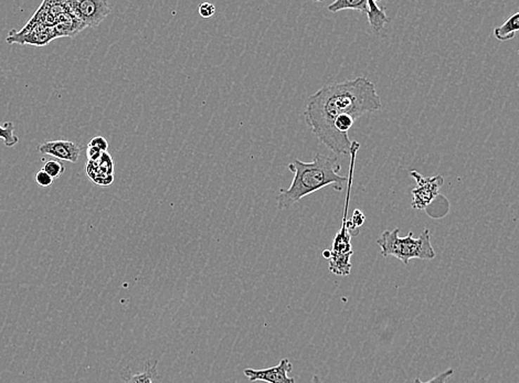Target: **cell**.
<instances>
[{
	"mask_svg": "<svg viewBox=\"0 0 519 383\" xmlns=\"http://www.w3.org/2000/svg\"><path fill=\"white\" fill-rule=\"evenodd\" d=\"M380 108L381 100L375 84L367 77H358L319 89L306 102L304 119L312 133L329 150L336 155H350V137L342 136L335 129V119L346 114L356 121Z\"/></svg>",
	"mask_w": 519,
	"mask_h": 383,
	"instance_id": "cell-1",
	"label": "cell"
},
{
	"mask_svg": "<svg viewBox=\"0 0 519 383\" xmlns=\"http://www.w3.org/2000/svg\"><path fill=\"white\" fill-rule=\"evenodd\" d=\"M288 168L293 173V181L288 189H281L276 197L280 210L290 209L307 195L328 186L336 191H342L345 183H348V176L342 177L338 174L342 168L338 158L326 155L316 154L309 162L295 160Z\"/></svg>",
	"mask_w": 519,
	"mask_h": 383,
	"instance_id": "cell-2",
	"label": "cell"
},
{
	"mask_svg": "<svg viewBox=\"0 0 519 383\" xmlns=\"http://www.w3.org/2000/svg\"><path fill=\"white\" fill-rule=\"evenodd\" d=\"M400 230H392V231H383L377 245L380 247V252L383 257H397L398 260L409 264V261L412 259L419 260H433L435 257V251L431 245V234L429 230H424L418 239H414V232H409L408 235L404 238L399 237Z\"/></svg>",
	"mask_w": 519,
	"mask_h": 383,
	"instance_id": "cell-3",
	"label": "cell"
},
{
	"mask_svg": "<svg viewBox=\"0 0 519 383\" xmlns=\"http://www.w3.org/2000/svg\"><path fill=\"white\" fill-rule=\"evenodd\" d=\"M360 144L356 141L352 142L350 148V165L348 171L347 195L345 200L344 216H342V228L337 232L333 242V249L329 257L328 270L336 275L347 276L352 271V263L350 257L354 254L352 249V234L347 229L348 209H350V193H352V178H354V170H355L356 158L359 150Z\"/></svg>",
	"mask_w": 519,
	"mask_h": 383,
	"instance_id": "cell-4",
	"label": "cell"
},
{
	"mask_svg": "<svg viewBox=\"0 0 519 383\" xmlns=\"http://www.w3.org/2000/svg\"><path fill=\"white\" fill-rule=\"evenodd\" d=\"M65 11L86 27H98L112 11L111 4L105 0L65 1Z\"/></svg>",
	"mask_w": 519,
	"mask_h": 383,
	"instance_id": "cell-5",
	"label": "cell"
},
{
	"mask_svg": "<svg viewBox=\"0 0 519 383\" xmlns=\"http://www.w3.org/2000/svg\"><path fill=\"white\" fill-rule=\"evenodd\" d=\"M410 174L416 181V187L411 191L414 197L412 208L416 210H424L439 197V191L444 183V179L442 176L425 178L420 175L416 170H412Z\"/></svg>",
	"mask_w": 519,
	"mask_h": 383,
	"instance_id": "cell-6",
	"label": "cell"
},
{
	"mask_svg": "<svg viewBox=\"0 0 519 383\" xmlns=\"http://www.w3.org/2000/svg\"><path fill=\"white\" fill-rule=\"evenodd\" d=\"M292 370H293V365L288 359L284 358L278 365H274L271 368L261 369V370L248 368L243 371V373L251 382L262 381V382L267 383H295V379L288 377V373Z\"/></svg>",
	"mask_w": 519,
	"mask_h": 383,
	"instance_id": "cell-7",
	"label": "cell"
},
{
	"mask_svg": "<svg viewBox=\"0 0 519 383\" xmlns=\"http://www.w3.org/2000/svg\"><path fill=\"white\" fill-rule=\"evenodd\" d=\"M38 152L42 155H48L61 162H75L81 155V146L71 141H50L39 145Z\"/></svg>",
	"mask_w": 519,
	"mask_h": 383,
	"instance_id": "cell-8",
	"label": "cell"
},
{
	"mask_svg": "<svg viewBox=\"0 0 519 383\" xmlns=\"http://www.w3.org/2000/svg\"><path fill=\"white\" fill-rule=\"evenodd\" d=\"M86 174L96 185L108 187L114 181V165L111 155L103 152L100 160H88Z\"/></svg>",
	"mask_w": 519,
	"mask_h": 383,
	"instance_id": "cell-9",
	"label": "cell"
},
{
	"mask_svg": "<svg viewBox=\"0 0 519 383\" xmlns=\"http://www.w3.org/2000/svg\"><path fill=\"white\" fill-rule=\"evenodd\" d=\"M56 38H57V34H56L54 27L39 25V26L34 27L26 36L21 37V38L13 41V44L19 42L21 44H31V46H46Z\"/></svg>",
	"mask_w": 519,
	"mask_h": 383,
	"instance_id": "cell-10",
	"label": "cell"
},
{
	"mask_svg": "<svg viewBox=\"0 0 519 383\" xmlns=\"http://www.w3.org/2000/svg\"><path fill=\"white\" fill-rule=\"evenodd\" d=\"M158 361H147L144 365V369L141 372L132 373L129 369L122 373L125 383H154L158 377L157 370Z\"/></svg>",
	"mask_w": 519,
	"mask_h": 383,
	"instance_id": "cell-11",
	"label": "cell"
},
{
	"mask_svg": "<svg viewBox=\"0 0 519 383\" xmlns=\"http://www.w3.org/2000/svg\"><path fill=\"white\" fill-rule=\"evenodd\" d=\"M366 15L368 17V22L376 34H380L385 28V25L390 22V19L385 13V8L380 7L378 3H376L373 0H368V11Z\"/></svg>",
	"mask_w": 519,
	"mask_h": 383,
	"instance_id": "cell-12",
	"label": "cell"
},
{
	"mask_svg": "<svg viewBox=\"0 0 519 383\" xmlns=\"http://www.w3.org/2000/svg\"><path fill=\"white\" fill-rule=\"evenodd\" d=\"M517 31H519V11L515 15H511L501 26L494 29V36L499 41H508L514 39Z\"/></svg>",
	"mask_w": 519,
	"mask_h": 383,
	"instance_id": "cell-13",
	"label": "cell"
},
{
	"mask_svg": "<svg viewBox=\"0 0 519 383\" xmlns=\"http://www.w3.org/2000/svg\"><path fill=\"white\" fill-rule=\"evenodd\" d=\"M347 9L360 11L366 15L368 11V0H336L328 6L331 13H338Z\"/></svg>",
	"mask_w": 519,
	"mask_h": 383,
	"instance_id": "cell-14",
	"label": "cell"
},
{
	"mask_svg": "<svg viewBox=\"0 0 519 383\" xmlns=\"http://www.w3.org/2000/svg\"><path fill=\"white\" fill-rule=\"evenodd\" d=\"M0 139H3L6 147H13L19 143V137L15 136V126L11 122H6L0 125Z\"/></svg>",
	"mask_w": 519,
	"mask_h": 383,
	"instance_id": "cell-15",
	"label": "cell"
},
{
	"mask_svg": "<svg viewBox=\"0 0 519 383\" xmlns=\"http://www.w3.org/2000/svg\"><path fill=\"white\" fill-rule=\"evenodd\" d=\"M354 123H355V119H352V116L344 114V115L336 117L334 122V127L342 136H348V131L352 129Z\"/></svg>",
	"mask_w": 519,
	"mask_h": 383,
	"instance_id": "cell-16",
	"label": "cell"
},
{
	"mask_svg": "<svg viewBox=\"0 0 519 383\" xmlns=\"http://www.w3.org/2000/svg\"><path fill=\"white\" fill-rule=\"evenodd\" d=\"M42 170H44V171H46L50 177L53 178V179H58L60 176L65 174V167L60 160H49V162H44V168H42Z\"/></svg>",
	"mask_w": 519,
	"mask_h": 383,
	"instance_id": "cell-17",
	"label": "cell"
},
{
	"mask_svg": "<svg viewBox=\"0 0 519 383\" xmlns=\"http://www.w3.org/2000/svg\"><path fill=\"white\" fill-rule=\"evenodd\" d=\"M34 181H36V183H38L40 187H42V188H48V187L52 186L54 179L53 178L50 177L44 170L41 169L39 170L38 173L34 176Z\"/></svg>",
	"mask_w": 519,
	"mask_h": 383,
	"instance_id": "cell-18",
	"label": "cell"
},
{
	"mask_svg": "<svg viewBox=\"0 0 519 383\" xmlns=\"http://www.w3.org/2000/svg\"><path fill=\"white\" fill-rule=\"evenodd\" d=\"M453 373H454L453 369H447V370L440 373V375H437V376H435V378L431 379V380L428 381V382H422V381L420 380V378H416L414 380V383H447V379L452 377Z\"/></svg>",
	"mask_w": 519,
	"mask_h": 383,
	"instance_id": "cell-19",
	"label": "cell"
},
{
	"mask_svg": "<svg viewBox=\"0 0 519 383\" xmlns=\"http://www.w3.org/2000/svg\"><path fill=\"white\" fill-rule=\"evenodd\" d=\"M199 15L205 19H209L216 13V7L212 4L203 3L198 7Z\"/></svg>",
	"mask_w": 519,
	"mask_h": 383,
	"instance_id": "cell-20",
	"label": "cell"
},
{
	"mask_svg": "<svg viewBox=\"0 0 519 383\" xmlns=\"http://www.w3.org/2000/svg\"><path fill=\"white\" fill-rule=\"evenodd\" d=\"M88 146L96 147L101 152H106L108 150V143L104 137L96 136L91 139Z\"/></svg>",
	"mask_w": 519,
	"mask_h": 383,
	"instance_id": "cell-21",
	"label": "cell"
},
{
	"mask_svg": "<svg viewBox=\"0 0 519 383\" xmlns=\"http://www.w3.org/2000/svg\"><path fill=\"white\" fill-rule=\"evenodd\" d=\"M365 214H364L363 212H361V211L360 210L354 211L352 219H350V221H352V224H354L356 228H358V229H359L360 226H363V224L365 223Z\"/></svg>",
	"mask_w": 519,
	"mask_h": 383,
	"instance_id": "cell-22",
	"label": "cell"
},
{
	"mask_svg": "<svg viewBox=\"0 0 519 383\" xmlns=\"http://www.w3.org/2000/svg\"><path fill=\"white\" fill-rule=\"evenodd\" d=\"M102 155H103V152H101L96 147L88 146V148H86V156H88L89 160L94 162V160H100Z\"/></svg>",
	"mask_w": 519,
	"mask_h": 383,
	"instance_id": "cell-23",
	"label": "cell"
},
{
	"mask_svg": "<svg viewBox=\"0 0 519 383\" xmlns=\"http://www.w3.org/2000/svg\"><path fill=\"white\" fill-rule=\"evenodd\" d=\"M323 255H324L325 259L329 260V257H331V249H326V251H324V252H323Z\"/></svg>",
	"mask_w": 519,
	"mask_h": 383,
	"instance_id": "cell-24",
	"label": "cell"
},
{
	"mask_svg": "<svg viewBox=\"0 0 519 383\" xmlns=\"http://www.w3.org/2000/svg\"><path fill=\"white\" fill-rule=\"evenodd\" d=\"M312 383H323V381L321 380L319 376H314Z\"/></svg>",
	"mask_w": 519,
	"mask_h": 383,
	"instance_id": "cell-25",
	"label": "cell"
},
{
	"mask_svg": "<svg viewBox=\"0 0 519 383\" xmlns=\"http://www.w3.org/2000/svg\"><path fill=\"white\" fill-rule=\"evenodd\" d=\"M517 53H518V56H519V49H518V51H517Z\"/></svg>",
	"mask_w": 519,
	"mask_h": 383,
	"instance_id": "cell-26",
	"label": "cell"
}]
</instances>
